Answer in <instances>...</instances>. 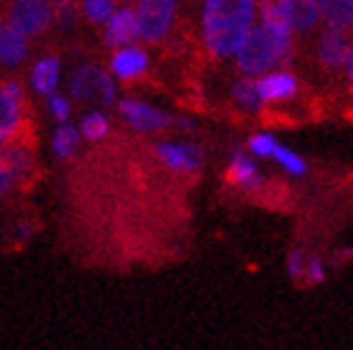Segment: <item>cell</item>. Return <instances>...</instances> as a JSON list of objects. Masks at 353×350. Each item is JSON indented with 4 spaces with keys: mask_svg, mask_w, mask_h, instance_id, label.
Segmentation results:
<instances>
[{
    "mask_svg": "<svg viewBox=\"0 0 353 350\" xmlns=\"http://www.w3.org/2000/svg\"><path fill=\"white\" fill-rule=\"evenodd\" d=\"M256 0H205L201 30L208 53L216 58L236 55L256 25Z\"/></svg>",
    "mask_w": 353,
    "mask_h": 350,
    "instance_id": "6da1fadb",
    "label": "cell"
},
{
    "mask_svg": "<svg viewBox=\"0 0 353 350\" xmlns=\"http://www.w3.org/2000/svg\"><path fill=\"white\" fill-rule=\"evenodd\" d=\"M293 43L276 41L265 28L253 25L251 33L245 35V41L236 50V65L243 73V78H261V75L271 73L283 63L291 61Z\"/></svg>",
    "mask_w": 353,
    "mask_h": 350,
    "instance_id": "7a4b0ae2",
    "label": "cell"
},
{
    "mask_svg": "<svg viewBox=\"0 0 353 350\" xmlns=\"http://www.w3.org/2000/svg\"><path fill=\"white\" fill-rule=\"evenodd\" d=\"M70 95L83 103L113 105L116 103V83L103 68L81 65L70 78Z\"/></svg>",
    "mask_w": 353,
    "mask_h": 350,
    "instance_id": "3957f363",
    "label": "cell"
},
{
    "mask_svg": "<svg viewBox=\"0 0 353 350\" xmlns=\"http://www.w3.org/2000/svg\"><path fill=\"white\" fill-rule=\"evenodd\" d=\"M176 8H178V0H138L136 18H138L141 41L145 43L163 41L165 35L170 33V28H173Z\"/></svg>",
    "mask_w": 353,
    "mask_h": 350,
    "instance_id": "277c9868",
    "label": "cell"
},
{
    "mask_svg": "<svg viewBox=\"0 0 353 350\" xmlns=\"http://www.w3.org/2000/svg\"><path fill=\"white\" fill-rule=\"evenodd\" d=\"M8 23L26 38L46 33V28L53 23L48 0H13L8 10Z\"/></svg>",
    "mask_w": 353,
    "mask_h": 350,
    "instance_id": "5b68a950",
    "label": "cell"
},
{
    "mask_svg": "<svg viewBox=\"0 0 353 350\" xmlns=\"http://www.w3.org/2000/svg\"><path fill=\"white\" fill-rule=\"evenodd\" d=\"M158 161L173 173H198L203 165V148L196 143H158L156 145Z\"/></svg>",
    "mask_w": 353,
    "mask_h": 350,
    "instance_id": "8992f818",
    "label": "cell"
},
{
    "mask_svg": "<svg viewBox=\"0 0 353 350\" xmlns=\"http://www.w3.org/2000/svg\"><path fill=\"white\" fill-rule=\"evenodd\" d=\"M21 98H23L21 83L8 81L0 85V145L3 148L21 130V123H23Z\"/></svg>",
    "mask_w": 353,
    "mask_h": 350,
    "instance_id": "52a82bcc",
    "label": "cell"
},
{
    "mask_svg": "<svg viewBox=\"0 0 353 350\" xmlns=\"http://www.w3.org/2000/svg\"><path fill=\"white\" fill-rule=\"evenodd\" d=\"M118 110L125 121L133 125L141 133H158V130H165L170 125V115L165 110L150 105V103H143L138 98H123L118 103Z\"/></svg>",
    "mask_w": 353,
    "mask_h": 350,
    "instance_id": "ba28073f",
    "label": "cell"
},
{
    "mask_svg": "<svg viewBox=\"0 0 353 350\" xmlns=\"http://www.w3.org/2000/svg\"><path fill=\"white\" fill-rule=\"evenodd\" d=\"M103 43L110 48H125L133 45L136 41H141V33H138V18L133 8H116L113 15L103 23Z\"/></svg>",
    "mask_w": 353,
    "mask_h": 350,
    "instance_id": "9c48e42d",
    "label": "cell"
},
{
    "mask_svg": "<svg viewBox=\"0 0 353 350\" xmlns=\"http://www.w3.org/2000/svg\"><path fill=\"white\" fill-rule=\"evenodd\" d=\"M256 88H259V98L263 105L265 103H288L299 95V78L291 70L276 68L271 73L261 75Z\"/></svg>",
    "mask_w": 353,
    "mask_h": 350,
    "instance_id": "30bf717a",
    "label": "cell"
},
{
    "mask_svg": "<svg viewBox=\"0 0 353 350\" xmlns=\"http://www.w3.org/2000/svg\"><path fill=\"white\" fill-rule=\"evenodd\" d=\"M228 181L241 190H259L263 185V175H261V168L256 158L245 153V150H233L231 161H228Z\"/></svg>",
    "mask_w": 353,
    "mask_h": 350,
    "instance_id": "8fae6325",
    "label": "cell"
},
{
    "mask_svg": "<svg viewBox=\"0 0 353 350\" xmlns=\"http://www.w3.org/2000/svg\"><path fill=\"white\" fill-rule=\"evenodd\" d=\"M348 53V35L339 33V30H331V28H323L316 41V58L323 68L328 70H339L343 68Z\"/></svg>",
    "mask_w": 353,
    "mask_h": 350,
    "instance_id": "7c38bea8",
    "label": "cell"
},
{
    "mask_svg": "<svg viewBox=\"0 0 353 350\" xmlns=\"http://www.w3.org/2000/svg\"><path fill=\"white\" fill-rule=\"evenodd\" d=\"M293 33H308L321 23L319 0H279Z\"/></svg>",
    "mask_w": 353,
    "mask_h": 350,
    "instance_id": "4fadbf2b",
    "label": "cell"
},
{
    "mask_svg": "<svg viewBox=\"0 0 353 350\" xmlns=\"http://www.w3.org/2000/svg\"><path fill=\"white\" fill-rule=\"evenodd\" d=\"M150 65V58L148 53L138 45H125V48H118L113 58H110V68H113V73L121 78V81H136L141 78Z\"/></svg>",
    "mask_w": 353,
    "mask_h": 350,
    "instance_id": "5bb4252c",
    "label": "cell"
},
{
    "mask_svg": "<svg viewBox=\"0 0 353 350\" xmlns=\"http://www.w3.org/2000/svg\"><path fill=\"white\" fill-rule=\"evenodd\" d=\"M256 10H259V18H261L259 25L261 28H265L276 41L293 43V30H291V25H288V21H285V15H283V10H281L279 0H259Z\"/></svg>",
    "mask_w": 353,
    "mask_h": 350,
    "instance_id": "9a60e30c",
    "label": "cell"
},
{
    "mask_svg": "<svg viewBox=\"0 0 353 350\" xmlns=\"http://www.w3.org/2000/svg\"><path fill=\"white\" fill-rule=\"evenodd\" d=\"M28 38L15 30L10 23H0V65L13 68L26 61Z\"/></svg>",
    "mask_w": 353,
    "mask_h": 350,
    "instance_id": "2e32d148",
    "label": "cell"
},
{
    "mask_svg": "<svg viewBox=\"0 0 353 350\" xmlns=\"http://www.w3.org/2000/svg\"><path fill=\"white\" fill-rule=\"evenodd\" d=\"M321 23L326 28L348 33L353 28V0H319Z\"/></svg>",
    "mask_w": 353,
    "mask_h": 350,
    "instance_id": "e0dca14e",
    "label": "cell"
},
{
    "mask_svg": "<svg viewBox=\"0 0 353 350\" xmlns=\"http://www.w3.org/2000/svg\"><path fill=\"white\" fill-rule=\"evenodd\" d=\"M61 81V61L55 55H43L30 70V83L41 95H53Z\"/></svg>",
    "mask_w": 353,
    "mask_h": 350,
    "instance_id": "ac0fdd59",
    "label": "cell"
},
{
    "mask_svg": "<svg viewBox=\"0 0 353 350\" xmlns=\"http://www.w3.org/2000/svg\"><path fill=\"white\" fill-rule=\"evenodd\" d=\"M271 161H276V165H279L285 175H291V178H303V175L308 173L306 158L301 153H296L293 148H288V145H283V143H279V148H276Z\"/></svg>",
    "mask_w": 353,
    "mask_h": 350,
    "instance_id": "d6986e66",
    "label": "cell"
},
{
    "mask_svg": "<svg viewBox=\"0 0 353 350\" xmlns=\"http://www.w3.org/2000/svg\"><path fill=\"white\" fill-rule=\"evenodd\" d=\"M231 95H233V101H236L243 110L259 113V110L263 108V103H261V98H259V88H256V81H253V78H241V81L233 83Z\"/></svg>",
    "mask_w": 353,
    "mask_h": 350,
    "instance_id": "ffe728a7",
    "label": "cell"
},
{
    "mask_svg": "<svg viewBox=\"0 0 353 350\" xmlns=\"http://www.w3.org/2000/svg\"><path fill=\"white\" fill-rule=\"evenodd\" d=\"M78 143H81V133H78V128H73V125H68V123H63L61 128L53 133V153L61 158V161H68V158H73L75 150H78Z\"/></svg>",
    "mask_w": 353,
    "mask_h": 350,
    "instance_id": "44dd1931",
    "label": "cell"
},
{
    "mask_svg": "<svg viewBox=\"0 0 353 350\" xmlns=\"http://www.w3.org/2000/svg\"><path fill=\"white\" fill-rule=\"evenodd\" d=\"M108 130H110V123H108V118H105V113L93 110V113L83 115L78 133H81V138H85V141H103V138L108 135Z\"/></svg>",
    "mask_w": 353,
    "mask_h": 350,
    "instance_id": "7402d4cb",
    "label": "cell"
},
{
    "mask_svg": "<svg viewBox=\"0 0 353 350\" xmlns=\"http://www.w3.org/2000/svg\"><path fill=\"white\" fill-rule=\"evenodd\" d=\"M279 148V138L273 133H253L248 138V145H245V153L256 158V161H271L273 153Z\"/></svg>",
    "mask_w": 353,
    "mask_h": 350,
    "instance_id": "603a6c76",
    "label": "cell"
},
{
    "mask_svg": "<svg viewBox=\"0 0 353 350\" xmlns=\"http://www.w3.org/2000/svg\"><path fill=\"white\" fill-rule=\"evenodd\" d=\"M81 8L90 23H105L116 10V0H81Z\"/></svg>",
    "mask_w": 353,
    "mask_h": 350,
    "instance_id": "cb8c5ba5",
    "label": "cell"
},
{
    "mask_svg": "<svg viewBox=\"0 0 353 350\" xmlns=\"http://www.w3.org/2000/svg\"><path fill=\"white\" fill-rule=\"evenodd\" d=\"M308 256H311V253H306L303 248H291L288 256H285V273H288V278L296 280V283H303Z\"/></svg>",
    "mask_w": 353,
    "mask_h": 350,
    "instance_id": "d4e9b609",
    "label": "cell"
},
{
    "mask_svg": "<svg viewBox=\"0 0 353 350\" xmlns=\"http://www.w3.org/2000/svg\"><path fill=\"white\" fill-rule=\"evenodd\" d=\"M48 8H50V18H53L58 25H73L75 23V0H48Z\"/></svg>",
    "mask_w": 353,
    "mask_h": 350,
    "instance_id": "484cf974",
    "label": "cell"
},
{
    "mask_svg": "<svg viewBox=\"0 0 353 350\" xmlns=\"http://www.w3.org/2000/svg\"><path fill=\"white\" fill-rule=\"evenodd\" d=\"M328 280V265L321 256H308L306 262V276H303V283L306 285H323Z\"/></svg>",
    "mask_w": 353,
    "mask_h": 350,
    "instance_id": "4316f807",
    "label": "cell"
},
{
    "mask_svg": "<svg viewBox=\"0 0 353 350\" xmlns=\"http://www.w3.org/2000/svg\"><path fill=\"white\" fill-rule=\"evenodd\" d=\"M48 110H50V115L63 125V123H68V118H70V101L61 93L48 95Z\"/></svg>",
    "mask_w": 353,
    "mask_h": 350,
    "instance_id": "83f0119b",
    "label": "cell"
},
{
    "mask_svg": "<svg viewBox=\"0 0 353 350\" xmlns=\"http://www.w3.org/2000/svg\"><path fill=\"white\" fill-rule=\"evenodd\" d=\"M15 181H18V178H15V175H13V170L6 168V165L0 163V198H3V196H6V193H8V190L13 188Z\"/></svg>",
    "mask_w": 353,
    "mask_h": 350,
    "instance_id": "f1b7e54d",
    "label": "cell"
},
{
    "mask_svg": "<svg viewBox=\"0 0 353 350\" xmlns=\"http://www.w3.org/2000/svg\"><path fill=\"white\" fill-rule=\"evenodd\" d=\"M343 68H346L348 85L353 88V41H348V53H346V61H343Z\"/></svg>",
    "mask_w": 353,
    "mask_h": 350,
    "instance_id": "f546056e",
    "label": "cell"
},
{
    "mask_svg": "<svg viewBox=\"0 0 353 350\" xmlns=\"http://www.w3.org/2000/svg\"><path fill=\"white\" fill-rule=\"evenodd\" d=\"M178 125H181L183 130H190L193 128V121H188V118H178Z\"/></svg>",
    "mask_w": 353,
    "mask_h": 350,
    "instance_id": "4dcf8cb0",
    "label": "cell"
},
{
    "mask_svg": "<svg viewBox=\"0 0 353 350\" xmlns=\"http://www.w3.org/2000/svg\"><path fill=\"white\" fill-rule=\"evenodd\" d=\"M130 3H138V0H130Z\"/></svg>",
    "mask_w": 353,
    "mask_h": 350,
    "instance_id": "1f68e13d",
    "label": "cell"
}]
</instances>
